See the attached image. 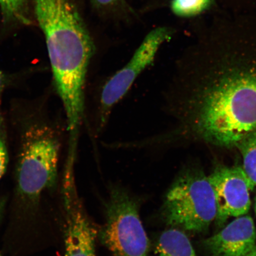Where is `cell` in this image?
Listing matches in <instances>:
<instances>
[{"mask_svg": "<svg viewBox=\"0 0 256 256\" xmlns=\"http://www.w3.org/2000/svg\"><path fill=\"white\" fill-rule=\"evenodd\" d=\"M161 215L172 228L193 234L206 232L216 216L215 194L208 177L194 168L182 172L166 195Z\"/></svg>", "mask_w": 256, "mask_h": 256, "instance_id": "cell-3", "label": "cell"}, {"mask_svg": "<svg viewBox=\"0 0 256 256\" xmlns=\"http://www.w3.org/2000/svg\"><path fill=\"white\" fill-rule=\"evenodd\" d=\"M5 206L6 200H0V224H1L2 220L3 218V216H4ZM0 256H2L1 254H0Z\"/></svg>", "mask_w": 256, "mask_h": 256, "instance_id": "cell-15", "label": "cell"}, {"mask_svg": "<svg viewBox=\"0 0 256 256\" xmlns=\"http://www.w3.org/2000/svg\"><path fill=\"white\" fill-rule=\"evenodd\" d=\"M0 10L6 24L30 25L32 24L28 0H0Z\"/></svg>", "mask_w": 256, "mask_h": 256, "instance_id": "cell-10", "label": "cell"}, {"mask_svg": "<svg viewBox=\"0 0 256 256\" xmlns=\"http://www.w3.org/2000/svg\"><path fill=\"white\" fill-rule=\"evenodd\" d=\"M122 0H92L94 4L98 8H108L119 4Z\"/></svg>", "mask_w": 256, "mask_h": 256, "instance_id": "cell-14", "label": "cell"}, {"mask_svg": "<svg viewBox=\"0 0 256 256\" xmlns=\"http://www.w3.org/2000/svg\"><path fill=\"white\" fill-rule=\"evenodd\" d=\"M243 160V170L252 184L256 186V130L236 144Z\"/></svg>", "mask_w": 256, "mask_h": 256, "instance_id": "cell-11", "label": "cell"}, {"mask_svg": "<svg viewBox=\"0 0 256 256\" xmlns=\"http://www.w3.org/2000/svg\"><path fill=\"white\" fill-rule=\"evenodd\" d=\"M16 166L17 190L23 199L34 202L58 181L60 142L56 130L44 122L28 124L22 132Z\"/></svg>", "mask_w": 256, "mask_h": 256, "instance_id": "cell-2", "label": "cell"}, {"mask_svg": "<svg viewBox=\"0 0 256 256\" xmlns=\"http://www.w3.org/2000/svg\"><path fill=\"white\" fill-rule=\"evenodd\" d=\"M155 256H198L184 232L170 228L160 234L156 242Z\"/></svg>", "mask_w": 256, "mask_h": 256, "instance_id": "cell-9", "label": "cell"}, {"mask_svg": "<svg viewBox=\"0 0 256 256\" xmlns=\"http://www.w3.org/2000/svg\"><path fill=\"white\" fill-rule=\"evenodd\" d=\"M181 65L172 102L177 124L153 137L155 145L232 148L256 130V18L211 25Z\"/></svg>", "mask_w": 256, "mask_h": 256, "instance_id": "cell-1", "label": "cell"}, {"mask_svg": "<svg viewBox=\"0 0 256 256\" xmlns=\"http://www.w3.org/2000/svg\"><path fill=\"white\" fill-rule=\"evenodd\" d=\"M174 32L168 28H158L147 34L126 66L106 83L101 94L98 124L104 126L112 108L126 94L134 82L147 66L151 65L160 47L171 39Z\"/></svg>", "mask_w": 256, "mask_h": 256, "instance_id": "cell-5", "label": "cell"}, {"mask_svg": "<svg viewBox=\"0 0 256 256\" xmlns=\"http://www.w3.org/2000/svg\"><path fill=\"white\" fill-rule=\"evenodd\" d=\"M215 194L216 223L222 226L230 217L245 215L250 207V191L254 185L242 168H217L208 176Z\"/></svg>", "mask_w": 256, "mask_h": 256, "instance_id": "cell-7", "label": "cell"}, {"mask_svg": "<svg viewBox=\"0 0 256 256\" xmlns=\"http://www.w3.org/2000/svg\"><path fill=\"white\" fill-rule=\"evenodd\" d=\"M213 3L214 0H172L171 8L176 15L190 18L202 14Z\"/></svg>", "mask_w": 256, "mask_h": 256, "instance_id": "cell-12", "label": "cell"}, {"mask_svg": "<svg viewBox=\"0 0 256 256\" xmlns=\"http://www.w3.org/2000/svg\"><path fill=\"white\" fill-rule=\"evenodd\" d=\"M255 211L256 213V202H255Z\"/></svg>", "mask_w": 256, "mask_h": 256, "instance_id": "cell-18", "label": "cell"}, {"mask_svg": "<svg viewBox=\"0 0 256 256\" xmlns=\"http://www.w3.org/2000/svg\"><path fill=\"white\" fill-rule=\"evenodd\" d=\"M8 162V154L4 118L0 112V180L5 174Z\"/></svg>", "mask_w": 256, "mask_h": 256, "instance_id": "cell-13", "label": "cell"}, {"mask_svg": "<svg viewBox=\"0 0 256 256\" xmlns=\"http://www.w3.org/2000/svg\"><path fill=\"white\" fill-rule=\"evenodd\" d=\"M256 241L254 220L242 216L204 240V246L210 256H244L254 248Z\"/></svg>", "mask_w": 256, "mask_h": 256, "instance_id": "cell-8", "label": "cell"}, {"mask_svg": "<svg viewBox=\"0 0 256 256\" xmlns=\"http://www.w3.org/2000/svg\"><path fill=\"white\" fill-rule=\"evenodd\" d=\"M74 166L73 163H66L62 182L66 220L64 256H97L96 242L98 231L78 196Z\"/></svg>", "mask_w": 256, "mask_h": 256, "instance_id": "cell-6", "label": "cell"}, {"mask_svg": "<svg viewBox=\"0 0 256 256\" xmlns=\"http://www.w3.org/2000/svg\"><path fill=\"white\" fill-rule=\"evenodd\" d=\"M105 220L98 238L113 256H148L150 240L140 220V203L120 186L110 188Z\"/></svg>", "mask_w": 256, "mask_h": 256, "instance_id": "cell-4", "label": "cell"}, {"mask_svg": "<svg viewBox=\"0 0 256 256\" xmlns=\"http://www.w3.org/2000/svg\"><path fill=\"white\" fill-rule=\"evenodd\" d=\"M244 256H256V246L250 252Z\"/></svg>", "mask_w": 256, "mask_h": 256, "instance_id": "cell-17", "label": "cell"}, {"mask_svg": "<svg viewBox=\"0 0 256 256\" xmlns=\"http://www.w3.org/2000/svg\"><path fill=\"white\" fill-rule=\"evenodd\" d=\"M6 85V78L4 75L0 73V99H1L2 95Z\"/></svg>", "mask_w": 256, "mask_h": 256, "instance_id": "cell-16", "label": "cell"}]
</instances>
